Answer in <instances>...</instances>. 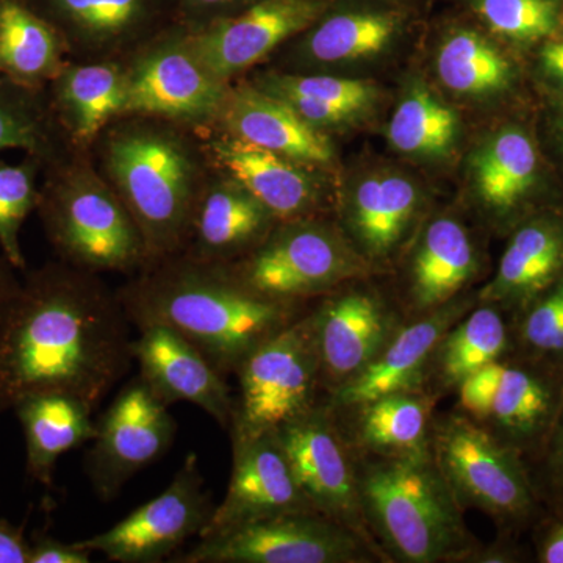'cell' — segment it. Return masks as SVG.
Segmentation results:
<instances>
[{"label":"cell","mask_w":563,"mask_h":563,"mask_svg":"<svg viewBox=\"0 0 563 563\" xmlns=\"http://www.w3.org/2000/svg\"><path fill=\"white\" fill-rule=\"evenodd\" d=\"M432 455L462 509L481 510L507 531L536 514L537 493L523 454L461 410L433 417Z\"/></svg>","instance_id":"7"},{"label":"cell","mask_w":563,"mask_h":563,"mask_svg":"<svg viewBox=\"0 0 563 563\" xmlns=\"http://www.w3.org/2000/svg\"><path fill=\"white\" fill-rule=\"evenodd\" d=\"M472 309V301L455 298L432 312L402 322L383 352L357 377L328 396L329 406L346 412L391 393L426 387L440 340Z\"/></svg>","instance_id":"20"},{"label":"cell","mask_w":563,"mask_h":563,"mask_svg":"<svg viewBox=\"0 0 563 563\" xmlns=\"http://www.w3.org/2000/svg\"><path fill=\"white\" fill-rule=\"evenodd\" d=\"M537 559L542 563H563V520L551 526L544 533Z\"/></svg>","instance_id":"46"},{"label":"cell","mask_w":563,"mask_h":563,"mask_svg":"<svg viewBox=\"0 0 563 563\" xmlns=\"http://www.w3.org/2000/svg\"><path fill=\"white\" fill-rule=\"evenodd\" d=\"M235 376L232 448L276 433L313 410L324 387L312 309L252 352Z\"/></svg>","instance_id":"6"},{"label":"cell","mask_w":563,"mask_h":563,"mask_svg":"<svg viewBox=\"0 0 563 563\" xmlns=\"http://www.w3.org/2000/svg\"><path fill=\"white\" fill-rule=\"evenodd\" d=\"M55 117L41 88L0 76V152L20 150L40 161L57 154Z\"/></svg>","instance_id":"37"},{"label":"cell","mask_w":563,"mask_h":563,"mask_svg":"<svg viewBox=\"0 0 563 563\" xmlns=\"http://www.w3.org/2000/svg\"><path fill=\"white\" fill-rule=\"evenodd\" d=\"M258 2L262 0H176V24L188 32L202 31Z\"/></svg>","instance_id":"41"},{"label":"cell","mask_w":563,"mask_h":563,"mask_svg":"<svg viewBox=\"0 0 563 563\" xmlns=\"http://www.w3.org/2000/svg\"><path fill=\"white\" fill-rule=\"evenodd\" d=\"M117 295L132 325L172 328L225 377L310 310L307 303L277 301L252 290L228 263L184 254L141 269Z\"/></svg>","instance_id":"2"},{"label":"cell","mask_w":563,"mask_h":563,"mask_svg":"<svg viewBox=\"0 0 563 563\" xmlns=\"http://www.w3.org/2000/svg\"><path fill=\"white\" fill-rule=\"evenodd\" d=\"M232 451L228 493L214 507L199 539L280 515L317 512L299 487L276 433L258 437Z\"/></svg>","instance_id":"18"},{"label":"cell","mask_w":563,"mask_h":563,"mask_svg":"<svg viewBox=\"0 0 563 563\" xmlns=\"http://www.w3.org/2000/svg\"><path fill=\"white\" fill-rule=\"evenodd\" d=\"M91 550L77 543H63L46 533H36L31 543L29 563H90Z\"/></svg>","instance_id":"43"},{"label":"cell","mask_w":563,"mask_h":563,"mask_svg":"<svg viewBox=\"0 0 563 563\" xmlns=\"http://www.w3.org/2000/svg\"><path fill=\"white\" fill-rule=\"evenodd\" d=\"M336 290L312 309L322 387L328 396L357 377L402 324V317L379 292Z\"/></svg>","instance_id":"17"},{"label":"cell","mask_w":563,"mask_h":563,"mask_svg":"<svg viewBox=\"0 0 563 563\" xmlns=\"http://www.w3.org/2000/svg\"><path fill=\"white\" fill-rule=\"evenodd\" d=\"M52 111L70 143L90 146L128 109L122 60L66 63L52 80Z\"/></svg>","instance_id":"29"},{"label":"cell","mask_w":563,"mask_h":563,"mask_svg":"<svg viewBox=\"0 0 563 563\" xmlns=\"http://www.w3.org/2000/svg\"><path fill=\"white\" fill-rule=\"evenodd\" d=\"M481 27L518 51H536L561 33L563 0H465Z\"/></svg>","instance_id":"36"},{"label":"cell","mask_w":563,"mask_h":563,"mask_svg":"<svg viewBox=\"0 0 563 563\" xmlns=\"http://www.w3.org/2000/svg\"><path fill=\"white\" fill-rule=\"evenodd\" d=\"M180 128L125 114L124 121L103 131V177L139 225L146 266L184 252L209 179L199 147Z\"/></svg>","instance_id":"3"},{"label":"cell","mask_w":563,"mask_h":563,"mask_svg":"<svg viewBox=\"0 0 563 563\" xmlns=\"http://www.w3.org/2000/svg\"><path fill=\"white\" fill-rule=\"evenodd\" d=\"M76 62L121 60L176 24V0H24Z\"/></svg>","instance_id":"15"},{"label":"cell","mask_w":563,"mask_h":563,"mask_svg":"<svg viewBox=\"0 0 563 563\" xmlns=\"http://www.w3.org/2000/svg\"><path fill=\"white\" fill-rule=\"evenodd\" d=\"M224 133L263 150L322 168L333 161L328 133L313 129L276 96L250 84L231 87L218 121Z\"/></svg>","instance_id":"27"},{"label":"cell","mask_w":563,"mask_h":563,"mask_svg":"<svg viewBox=\"0 0 563 563\" xmlns=\"http://www.w3.org/2000/svg\"><path fill=\"white\" fill-rule=\"evenodd\" d=\"M213 509L198 457L191 453L157 498L133 510L109 531L79 544L111 562H162L192 536H201Z\"/></svg>","instance_id":"14"},{"label":"cell","mask_w":563,"mask_h":563,"mask_svg":"<svg viewBox=\"0 0 563 563\" xmlns=\"http://www.w3.org/2000/svg\"><path fill=\"white\" fill-rule=\"evenodd\" d=\"M92 412L87 402L68 395L33 396L14 407L24 431L27 473L36 483L49 487L58 459L73 448L92 442Z\"/></svg>","instance_id":"32"},{"label":"cell","mask_w":563,"mask_h":563,"mask_svg":"<svg viewBox=\"0 0 563 563\" xmlns=\"http://www.w3.org/2000/svg\"><path fill=\"white\" fill-rule=\"evenodd\" d=\"M547 473L551 484L563 493V388L553 428L543 446Z\"/></svg>","instance_id":"44"},{"label":"cell","mask_w":563,"mask_h":563,"mask_svg":"<svg viewBox=\"0 0 563 563\" xmlns=\"http://www.w3.org/2000/svg\"><path fill=\"white\" fill-rule=\"evenodd\" d=\"M333 0H262L250 9L188 32L192 54L217 79L231 84L282 44L307 31Z\"/></svg>","instance_id":"16"},{"label":"cell","mask_w":563,"mask_h":563,"mask_svg":"<svg viewBox=\"0 0 563 563\" xmlns=\"http://www.w3.org/2000/svg\"><path fill=\"white\" fill-rule=\"evenodd\" d=\"M31 543L20 528L0 518V563H29Z\"/></svg>","instance_id":"45"},{"label":"cell","mask_w":563,"mask_h":563,"mask_svg":"<svg viewBox=\"0 0 563 563\" xmlns=\"http://www.w3.org/2000/svg\"><path fill=\"white\" fill-rule=\"evenodd\" d=\"M559 369L531 361H501L484 366L457 388L461 412L518 453L544 446L563 380Z\"/></svg>","instance_id":"11"},{"label":"cell","mask_w":563,"mask_h":563,"mask_svg":"<svg viewBox=\"0 0 563 563\" xmlns=\"http://www.w3.org/2000/svg\"><path fill=\"white\" fill-rule=\"evenodd\" d=\"M168 407L139 376L96 421L85 470L99 499L117 498L136 473L172 448L177 428Z\"/></svg>","instance_id":"13"},{"label":"cell","mask_w":563,"mask_h":563,"mask_svg":"<svg viewBox=\"0 0 563 563\" xmlns=\"http://www.w3.org/2000/svg\"><path fill=\"white\" fill-rule=\"evenodd\" d=\"M536 74L553 99H563V35L537 47Z\"/></svg>","instance_id":"42"},{"label":"cell","mask_w":563,"mask_h":563,"mask_svg":"<svg viewBox=\"0 0 563 563\" xmlns=\"http://www.w3.org/2000/svg\"><path fill=\"white\" fill-rule=\"evenodd\" d=\"M474 195L485 213L515 228L533 211L544 191V162L536 136L509 122L492 132L470 162Z\"/></svg>","instance_id":"21"},{"label":"cell","mask_w":563,"mask_h":563,"mask_svg":"<svg viewBox=\"0 0 563 563\" xmlns=\"http://www.w3.org/2000/svg\"><path fill=\"white\" fill-rule=\"evenodd\" d=\"M407 21L401 0H333L307 31L292 38L295 58L309 69L368 60L390 49Z\"/></svg>","instance_id":"22"},{"label":"cell","mask_w":563,"mask_h":563,"mask_svg":"<svg viewBox=\"0 0 563 563\" xmlns=\"http://www.w3.org/2000/svg\"><path fill=\"white\" fill-rule=\"evenodd\" d=\"M479 254L468 229L453 217L429 222L415 246L406 307L421 317L454 301L479 272Z\"/></svg>","instance_id":"28"},{"label":"cell","mask_w":563,"mask_h":563,"mask_svg":"<svg viewBox=\"0 0 563 563\" xmlns=\"http://www.w3.org/2000/svg\"><path fill=\"white\" fill-rule=\"evenodd\" d=\"M276 437L287 454L299 487L313 509L361 533L376 547L363 520L357 451L344 433L328 399L309 413L284 426Z\"/></svg>","instance_id":"12"},{"label":"cell","mask_w":563,"mask_h":563,"mask_svg":"<svg viewBox=\"0 0 563 563\" xmlns=\"http://www.w3.org/2000/svg\"><path fill=\"white\" fill-rule=\"evenodd\" d=\"M439 395L428 387L396 391L357 409L354 428L343 429L358 453L384 457H413L432 453L433 407ZM343 428V426H342Z\"/></svg>","instance_id":"30"},{"label":"cell","mask_w":563,"mask_h":563,"mask_svg":"<svg viewBox=\"0 0 563 563\" xmlns=\"http://www.w3.org/2000/svg\"><path fill=\"white\" fill-rule=\"evenodd\" d=\"M277 222L231 176L225 173L210 176L181 254L201 262H236L255 250Z\"/></svg>","instance_id":"25"},{"label":"cell","mask_w":563,"mask_h":563,"mask_svg":"<svg viewBox=\"0 0 563 563\" xmlns=\"http://www.w3.org/2000/svg\"><path fill=\"white\" fill-rule=\"evenodd\" d=\"M210 154L221 172L246 188L277 221L314 218L320 210L321 187L312 166L228 133L211 140Z\"/></svg>","instance_id":"23"},{"label":"cell","mask_w":563,"mask_h":563,"mask_svg":"<svg viewBox=\"0 0 563 563\" xmlns=\"http://www.w3.org/2000/svg\"><path fill=\"white\" fill-rule=\"evenodd\" d=\"M266 92L291 91L329 103L354 114L358 121L368 117L379 101V91L372 81L344 79L321 73H262L252 80Z\"/></svg>","instance_id":"38"},{"label":"cell","mask_w":563,"mask_h":563,"mask_svg":"<svg viewBox=\"0 0 563 563\" xmlns=\"http://www.w3.org/2000/svg\"><path fill=\"white\" fill-rule=\"evenodd\" d=\"M504 310L479 302L444 333L433 352L426 387L442 395L457 390L474 373L506 357L512 340Z\"/></svg>","instance_id":"33"},{"label":"cell","mask_w":563,"mask_h":563,"mask_svg":"<svg viewBox=\"0 0 563 563\" xmlns=\"http://www.w3.org/2000/svg\"><path fill=\"white\" fill-rule=\"evenodd\" d=\"M41 162L32 155L16 165L0 161V254L14 269H25L20 232L29 214L38 207L36 173Z\"/></svg>","instance_id":"39"},{"label":"cell","mask_w":563,"mask_h":563,"mask_svg":"<svg viewBox=\"0 0 563 563\" xmlns=\"http://www.w3.org/2000/svg\"><path fill=\"white\" fill-rule=\"evenodd\" d=\"M459 136L457 111L422 84L410 85L388 124L393 150L417 161H446L454 154Z\"/></svg>","instance_id":"35"},{"label":"cell","mask_w":563,"mask_h":563,"mask_svg":"<svg viewBox=\"0 0 563 563\" xmlns=\"http://www.w3.org/2000/svg\"><path fill=\"white\" fill-rule=\"evenodd\" d=\"M563 277V214L539 211L514 229L495 276L477 295L520 313Z\"/></svg>","instance_id":"24"},{"label":"cell","mask_w":563,"mask_h":563,"mask_svg":"<svg viewBox=\"0 0 563 563\" xmlns=\"http://www.w3.org/2000/svg\"><path fill=\"white\" fill-rule=\"evenodd\" d=\"M517 340L526 361L563 372V277L517 314Z\"/></svg>","instance_id":"40"},{"label":"cell","mask_w":563,"mask_h":563,"mask_svg":"<svg viewBox=\"0 0 563 563\" xmlns=\"http://www.w3.org/2000/svg\"><path fill=\"white\" fill-rule=\"evenodd\" d=\"M62 166L40 192L38 209L63 262L96 274L143 269V235L106 177L84 162Z\"/></svg>","instance_id":"5"},{"label":"cell","mask_w":563,"mask_h":563,"mask_svg":"<svg viewBox=\"0 0 563 563\" xmlns=\"http://www.w3.org/2000/svg\"><path fill=\"white\" fill-rule=\"evenodd\" d=\"M421 191L401 173H374L344 206V235L369 266L390 261L420 217Z\"/></svg>","instance_id":"26"},{"label":"cell","mask_w":563,"mask_h":563,"mask_svg":"<svg viewBox=\"0 0 563 563\" xmlns=\"http://www.w3.org/2000/svg\"><path fill=\"white\" fill-rule=\"evenodd\" d=\"M440 84L455 96L479 101L506 98L517 90L521 73L517 62L487 32L453 25L435 55Z\"/></svg>","instance_id":"31"},{"label":"cell","mask_w":563,"mask_h":563,"mask_svg":"<svg viewBox=\"0 0 563 563\" xmlns=\"http://www.w3.org/2000/svg\"><path fill=\"white\" fill-rule=\"evenodd\" d=\"M176 563L387 562L361 533L317 512L266 518L199 539Z\"/></svg>","instance_id":"9"},{"label":"cell","mask_w":563,"mask_h":563,"mask_svg":"<svg viewBox=\"0 0 563 563\" xmlns=\"http://www.w3.org/2000/svg\"><path fill=\"white\" fill-rule=\"evenodd\" d=\"M559 35H563V3H562V27H561V33H559Z\"/></svg>","instance_id":"49"},{"label":"cell","mask_w":563,"mask_h":563,"mask_svg":"<svg viewBox=\"0 0 563 563\" xmlns=\"http://www.w3.org/2000/svg\"><path fill=\"white\" fill-rule=\"evenodd\" d=\"M66 55L57 31L24 0H0V76L43 90Z\"/></svg>","instance_id":"34"},{"label":"cell","mask_w":563,"mask_h":563,"mask_svg":"<svg viewBox=\"0 0 563 563\" xmlns=\"http://www.w3.org/2000/svg\"><path fill=\"white\" fill-rule=\"evenodd\" d=\"M132 355L141 380L166 406L195 404L229 429L233 396L225 376L179 332L163 324L144 325L132 340Z\"/></svg>","instance_id":"19"},{"label":"cell","mask_w":563,"mask_h":563,"mask_svg":"<svg viewBox=\"0 0 563 563\" xmlns=\"http://www.w3.org/2000/svg\"><path fill=\"white\" fill-rule=\"evenodd\" d=\"M357 451V450H355ZM363 520L387 562H470L481 544L433 455L358 453Z\"/></svg>","instance_id":"4"},{"label":"cell","mask_w":563,"mask_h":563,"mask_svg":"<svg viewBox=\"0 0 563 563\" xmlns=\"http://www.w3.org/2000/svg\"><path fill=\"white\" fill-rule=\"evenodd\" d=\"M551 103H553V109L550 111L548 125H550L551 139H553L555 152H558L563 168V99H553Z\"/></svg>","instance_id":"48"},{"label":"cell","mask_w":563,"mask_h":563,"mask_svg":"<svg viewBox=\"0 0 563 563\" xmlns=\"http://www.w3.org/2000/svg\"><path fill=\"white\" fill-rule=\"evenodd\" d=\"M131 325L98 274L65 262L29 274L0 317V412L41 395L98 409L131 369Z\"/></svg>","instance_id":"1"},{"label":"cell","mask_w":563,"mask_h":563,"mask_svg":"<svg viewBox=\"0 0 563 563\" xmlns=\"http://www.w3.org/2000/svg\"><path fill=\"white\" fill-rule=\"evenodd\" d=\"M124 65L125 114L201 128L218 121L231 90V84L217 79L192 54L188 31L179 24L147 41Z\"/></svg>","instance_id":"10"},{"label":"cell","mask_w":563,"mask_h":563,"mask_svg":"<svg viewBox=\"0 0 563 563\" xmlns=\"http://www.w3.org/2000/svg\"><path fill=\"white\" fill-rule=\"evenodd\" d=\"M13 269L11 263L0 254V317L21 285L14 277Z\"/></svg>","instance_id":"47"},{"label":"cell","mask_w":563,"mask_h":563,"mask_svg":"<svg viewBox=\"0 0 563 563\" xmlns=\"http://www.w3.org/2000/svg\"><path fill=\"white\" fill-rule=\"evenodd\" d=\"M228 265L266 298L301 303L372 269L343 231L317 218L277 222L255 250Z\"/></svg>","instance_id":"8"}]
</instances>
